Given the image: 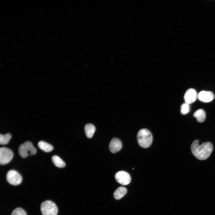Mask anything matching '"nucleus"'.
Listing matches in <instances>:
<instances>
[{
  "instance_id": "nucleus-1",
  "label": "nucleus",
  "mask_w": 215,
  "mask_h": 215,
  "mask_svg": "<svg viewBox=\"0 0 215 215\" xmlns=\"http://www.w3.org/2000/svg\"><path fill=\"white\" fill-rule=\"evenodd\" d=\"M199 142L198 140L193 142L191 146V152L198 159L205 160L209 157L212 151V145L209 142H205L199 145Z\"/></svg>"
},
{
  "instance_id": "nucleus-2",
  "label": "nucleus",
  "mask_w": 215,
  "mask_h": 215,
  "mask_svg": "<svg viewBox=\"0 0 215 215\" xmlns=\"http://www.w3.org/2000/svg\"><path fill=\"white\" fill-rule=\"evenodd\" d=\"M137 139L138 144L141 147L146 148L151 145L153 137L149 130L145 128H142L137 133Z\"/></svg>"
},
{
  "instance_id": "nucleus-3",
  "label": "nucleus",
  "mask_w": 215,
  "mask_h": 215,
  "mask_svg": "<svg viewBox=\"0 0 215 215\" xmlns=\"http://www.w3.org/2000/svg\"><path fill=\"white\" fill-rule=\"evenodd\" d=\"M40 209L42 215H57L58 212L56 204L50 200L42 202L41 205Z\"/></svg>"
},
{
  "instance_id": "nucleus-4",
  "label": "nucleus",
  "mask_w": 215,
  "mask_h": 215,
  "mask_svg": "<svg viewBox=\"0 0 215 215\" xmlns=\"http://www.w3.org/2000/svg\"><path fill=\"white\" fill-rule=\"evenodd\" d=\"M37 152L36 149L30 142L26 141L21 145L19 148L20 156L23 158H26L29 155H34Z\"/></svg>"
},
{
  "instance_id": "nucleus-5",
  "label": "nucleus",
  "mask_w": 215,
  "mask_h": 215,
  "mask_svg": "<svg viewBox=\"0 0 215 215\" xmlns=\"http://www.w3.org/2000/svg\"><path fill=\"white\" fill-rule=\"evenodd\" d=\"M6 179L9 184L13 185H19L22 181L21 175L14 170H10L8 172L6 175Z\"/></svg>"
},
{
  "instance_id": "nucleus-6",
  "label": "nucleus",
  "mask_w": 215,
  "mask_h": 215,
  "mask_svg": "<svg viewBox=\"0 0 215 215\" xmlns=\"http://www.w3.org/2000/svg\"><path fill=\"white\" fill-rule=\"evenodd\" d=\"M13 154V152L8 148H1L0 149V164L4 165L8 163L12 159Z\"/></svg>"
},
{
  "instance_id": "nucleus-7",
  "label": "nucleus",
  "mask_w": 215,
  "mask_h": 215,
  "mask_svg": "<svg viewBox=\"0 0 215 215\" xmlns=\"http://www.w3.org/2000/svg\"><path fill=\"white\" fill-rule=\"evenodd\" d=\"M115 177L117 182L123 185H128L131 181V177L129 174L124 171L117 172L115 174Z\"/></svg>"
},
{
  "instance_id": "nucleus-8",
  "label": "nucleus",
  "mask_w": 215,
  "mask_h": 215,
  "mask_svg": "<svg viewBox=\"0 0 215 215\" xmlns=\"http://www.w3.org/2000/svg\"><path fill=\"white\" fill-rule=\"evenodd\" d=\"M197 97V93L194 89L190 88L188 89L185 93L184 99L185 103L188 104L194 102Z\"/></svg>"
},
{
  "instance_id": "nucleus-9",
  "label": "nucleus",
  "mask_w": 215,
  "mask_h": 215,
  "mask_svg": "<svg viewBox=\"0 0 215 215\" xmlns=\"http://www.w3.org/2000/svg\"><path fill=\"white\" fill-rule=\"evenodd\" d=\"M122 147V143L120 140L117 138H113L110 141L109 148L110 151L113 153H115L121 149Z\"/></svg>"
},
{
  "instance_id": "nucleus-10",
  "label": "nucleus",
  "mask_w": 215,
  "mask_h": 215,
  "mask_svg": "<svg viewBox=\"0 0 215 215\" xmlns=\"http://www.w3.org/2000/svg\"><path fill=\"white\" fill-rule=\"evenodd\" d=\"M199 100L203 102H208L213 100L214 96L213 93L210 91H202L198 95Z\"/></svg>"
},
{
  "instance_id": "nucleus-11",
  "label": "nucleus",
  "mask_w": 215,
  "mask_h": 215,
  "mask_svg": "<svg viewBox=\"0 0 215 215\" xmlns=\"http://www.w3.org/2000/svg\"><path fill=\"white\" fill-rule=\"evenodd\" d=\"M84 129L86 135L89 138H91L93 136L96 130L95 126L90 123L86 124Z\"/></svg>"
},
{
  "instance_id": "nucleus-12",
  "label": "nucleus",
  "mask_w": 215,
  "mask_h": 215,
  "mask_svg": "<svg viewBox=\"0 0 215 215\" xmlns=\"http://www.w3.org/2000/svg\"><path fill=\"white\" fill-rule=\"evenodd\" d=\"M127 192V189L123 187L118 188L113 193L114 198L116 199H119L122 198Z\"/></svg>"
},
{
  "instance_id": "nucleus-13",
  "label": "nucleus",
  "mask_w": 215,
  "mask_h": 215,
  "mask_svg": "<svg viewBox=\"0 0 215 215\" xmlns=\"http://www.w3.org/2000/svg\"><path fill=\"white\" fill-rule=\"evenodd\" d=\"M193 116L196 118L198 122H202L205 119L206 114L203 110L200 109L197 110L194 113Z\"/></svg>"
},
{
  "instance_id": "nucleus-14",
  "label": "nucleus",
  "mask_w": 215,
  "mask_h": 215,
  "mask_svg": "<svg viewBox=\"0 0 215 215\" xmlns=\"http://www.w3.org/2000/svg\"><path fill=\"white\" fill-rule=\"evenodd\" d=\"M38 147L46 152H49L53 149V146L49 143L44 141H39L38 144Z\"/></svg>"
},
{
  "instance_id": "nucleus-15",
  "label": "nucleus",
  "mask_w": 215,
  "mask_h": 215,
  "mask_svg": "<svg viewBox=\"0 0 215 215\" xmlns=\"http://www.w3.org/2000/svg\"><path fill=\"white\" fill-rule=\"evenodd\" d=\"M52 160L54 165L58 168H62L65 165V162L57 156H53Z\"/></svg>"
},
{
  "instance_id": "nucleus-16",
  "label": "nucleus",
  "mask_w": 215,
  "mask_h": 215,
  "mask_svg": "<svg viewBox=\"0 0 215 215\" xmlns=\"http://www.w3.org/2000/svg\"><path fill=\"white\" fill-rule=\"evenodd\" d=\"M11 138V135L9 133H6L5 135L0 134V144L2 145L7 144L9 142Z\"/></svg>"
},
{
  "instance_id": "nucleus-17",
  "label": "nucleus",
  "mask_w": 215,
  "mask_h": 215,
  "mask_svg": "<svg viewBox=\"0 0 215 215\" xmlns=\"http://www.w3.org/2000/svg\"><path fill=\"white\" fill-rule=\"evenodd\" d=\"M189 104L185 103L181 105L180 111L182 114L185 115L188 113L189 112Z\"/></svg>"
},
{
  "instance_id": "nucleus-18",
  "label": "nucleus",
  "mask_w": 215,
  "mask_h": 215,
  "mask_svg": "<svg viewBox=\"0 0 215 215\" xmlns=\"http://www.w3.org/2000/svg\"><path fill=\"white\" fill-rule=\"evenodd\" d=\"M11 215H27V214L23 209L17 208L13 210Z\"/></svg>"
}]
</instances>
